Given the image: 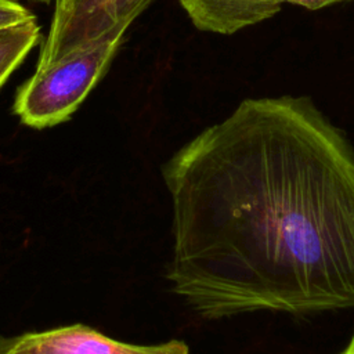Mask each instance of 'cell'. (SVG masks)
I'll return each instance as SVG.
<instances>
[{
	"instance_id": "cell-7",
	"label": "cell",
	"mask_w": 354,
	"mask_h": 354,
	"mask_svg": "<svg viewBox=\"0 0 354 354\" xmlns=\"http://www.w3.org/2000/svg\"><path fill=\"white\" fill-rule=\"evenodd\" d=\"M35 18V14L17 0H0V30Z\"/></svg>"
},
{
	"instance_id": "cell-4",
	"label": "cell",
	"mask_w": 354,
	"mask_h": 354,
	"mask_svg": "<svg viewBox=\"0 0 354 354\" xmlns=\"http://www.w3.org/2000/svg\"><path fill=\"white\" fill-rule=\"evenodd\" d=\"M0 354H191L183 340L134 344L84 325L72 324L41 332L0 337Z\"/></svg>"
},
{
	"instance_id": "cell-11",
	"label": "cell",
	"mask_w": 354,
	"mask_h": 354,
	"mask_svg": "<svg viewBox=\"0 0 354 354\" xmlns=\"http://www.w3.org/2000/svg\"><path fill=\"white\" fill-rule=\"evenodd\" d=\"M342 1H346V0H342Z\"/></svg>"
},
{
	"instance_id": "cell-2",
	"label": "cell",
	"mask_w": 354,
	"mask_h": 354,
	"mask_svg": "<svg viewBox=\"0 0 354 354\" xmlns=\"http://www.w3.org/2000/svg\"><path fill=\"white\" fill-rule=\"evenodd\" d=\"M124 35H106L36 68L15 94L14 113L33 129L68 120L108 72Z\"/></svg>"
},
{
	"instance_id": "cell-6",
	"label": "cell",
	"mask_w": 354,
	"mask_h": 354,
	"mask_svg": "<svg viewBox=\"0 0 354 354\" xmlns=\"http://www.w3.org/2000/svg\"><path fill=\"white\" fill-rule=\"evenodd\" d=\"M40 37V26L35 19L0 30V88L22 64Z\"/></svg>"
},
{
	"instance_id": "cell-9",
	"label": "cell",
	"mask_w": 354,
	"mask_h": 354,
	"mask_svg": "<svg viewBox=\"0 0 354 354\" xmlns=\"http://www.w3.org/2000/svg\"><path fill=\"white\" fill-rule=\"evenodd\" d=\"M340 354H354V335H353L351 340L348 342V344L346 346V348Z\"/></svg>"
},
{
	"instance_id": "cell-5",
	"label": "cell",
	"mask_w": 354,
	"mask_h": 354,
	"mask_svg": "<svg viewBox=\"0 0 354 354\" xmlns=\"http://www.w3.org/2000/svg\"><path fill=\"white\" fill-rule=\"evenodd\" d=\"M194 26L232 35L274 17L285 0H178Z\"/></svg>"
},
{
	"instance_id": "cell-8",
	"label": "cell",
	"mask_w": 354,
	"mask_h": 354,
	"mask_svg": "<svg viewBox=\"0 0 354 354\" xmlns=\"http://www.w3.org/2000/svg\"><path fill=\"white\" fill-rule=\"evenodd\" d=\"M337 1H342V0H285V3L296 4V6L304 7L307 10H319V8H324V7L337 3Z\"/></svg>"
},
{
	"instance_id": "cell-1",
	"label": "cell",
	"mask_w": 354,
	"mask_h": 354,
	"mask_svg": "<svg viewBox=\"0 0 354 354\" xmlns=\"http://www.w3.org/2000/svg\"><path fill=\"white\" fill-rule=\"evenodd\" d=\"M162 177L166 278L201 318L354 307V147L311 98L243 100Z\"/></svg>"
},
{
	"instance_id": "cell-3",
	"label": "cell",
	"mask_w": 354,
	"mask_h": 354,
	"mask_svg": "<svg viewBox=\"0 0 354 354\" xmlns=\"http://www.w3.org/2000/svg\"><path fill=\"white\" fill-rule=\"evenodd\" d=\"M153 0H55L37 66L54 62L76 48L111 33H126Z\"/></svg>"
},
{
	"instance_id": "cell-10",
	"label": "cell",
	"mask_w": 354,
	"mask_h": 354,
	"mask_svg": "<svg viewBox=\"0 0 354 354\" xmlns=\"http://www.w3.org/2000/svg\"><path fill=\"white\" fill-rule=\"evenodd\" d=\"M37 1H50V0H37Z\"/></svg>"
}]
</instances>
